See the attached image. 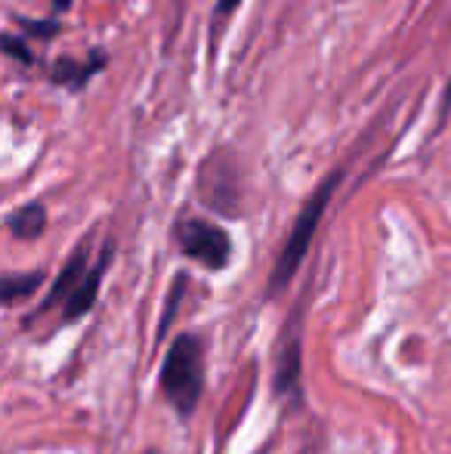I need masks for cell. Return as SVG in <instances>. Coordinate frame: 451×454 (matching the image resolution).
<instances>
[{"instance_id":"6da1fadb","label":"cell","mask_w":451,"mask_h":454,"mask_svg":"<svg viewBox=\"0 0 451 454\" xmlns=\"http://www.w3.org/2000/svg\"><path fill=\"white\" fill-rule=\"evenodd\" d=\"M340 180H343V174L340 170H334L331 176L322 180L319 189H315L313 195L307 198V204L300 207L294 226H291L288 241H284L282 254H278L276 266H272V272H269V294H282L284 287L294 281V275H297V270H300L303 260H307L309 245H313V239H315V229L322 226V216H325V210H328V204H331Z\"/></svg>"},{"instance_id":"7a4b0ae2","label":"cell","mask_w":451,"mask_h":454,"mask_svg":"<svg viewBox=\"0 0 451 454\" xmlns=\"http://www.w3.org/2000/svg\"><path fill=\"white\" fill-rule=\"evenodd\" d=\"M205 387V349L201 337L180 334L174 347L167 349V359L161 364V389L167 402L176 408L180 418H189L201 399Z\"/></svg>"},{"instance_id":"3957f363","label":"cell","mask_w":451,"mask_h":454,"mask_svg":"<svg viewBox=\"0 0 451 454\" xmlns=\"http://www.w3.org/2000/svg\"><path fill=\"white\" fill-rule=\"evenodd\" d=\"M174 241L189 260H198L205 270H226L232 260V235L223 226L201 216H186L174 226Z\"/></svg>"},{"instance_id":"277c9868","label":"cell","mask_w":451,"mask_h":454,"mask_svg":"<svg viewBox=\"0 0 451 454\" xmlns=\"http://www.w3.org/2000/svg\"><path fill=\"white\" fill-rule=\"evenodd\" d=\"M105 66H109V53L99 47L87 50V56H56L47 66V81L59 90L84 93L87 84L99 78V72H105Z\"/></svg>"},{"instance_id":"5b68a950","label":"cell","mask_w":451,"mask_h":454,"mask_svg":"<svg viewBox=\"0 0 451 454\" xmlns=\"http://www.w3.org/2000/svg\"><path fill=\"white\" fill-rule=\"evenodd\" d=\"M112 254H114V245L105 241L103 251H99V260L87 270V275L81 278V285L74 287V291L68 294L66 303H62V318H66V322H74V318L87 316V312L93 309V303H97V297H99V285H103L105 272H109Z\"/></svg>"},{"instance_id":"8992f818","label":"cell","mask_w":451,"mask_h":454,"mask_svg":"<svg viewBox=\"0 0 451 454\" xmlns=\"http://www.w3.org/2000/svg\"><path fill=\"white\" fill-rule=\"evenodd\" d=\"M87 245H81L78 251L68 257V263L62 266V272L56 275V281H53V287H50V294H47V300H43L41 306H37V316H43V312L50 309V306H56V303H66L68 300V294L74 291V287L81 285V278L87 275Z\"/></svg>"},{"instance_id":"52a82bcc","label":"cell","mask_w":451,"mask_h":454,"mask_svg":"<svg viewBox=\"0 0 451 454\" xmlns=\"http://www.w3.org/2000/svg\"><path fill=\"white\" fill-rule=\"evenodd\" d=\"M6 229H10L12 239L19 241H35L47 232V207L41 201H31L16 207L10 216H6Z\"/></svg>"},{"instance_id":"ba28073f","label":"cell","mask_w":451,"mask_h":454,"mask_svg":"<svg viewBox=\"0 0 451 454\" xmlns=\"http://www.w3.org/2000/svg\"><path fill=\"white\" fill-rule=\"evenodd\" d=\"M300 387V337H288L278 353L276 389L278 395H294Z\"/></svg>"},{"instance_id":"9c48e42d","label":"cell","mask_w":451,"mask_h":454,"mask_svg":"<svg viewBox=\"0 0 451 454\" xmlns=\"http://www.w3.org/2000/svg\"><path fill=\"white\" fill-rule=\"evenodd\" d=\"M43 285V272H10L4 275V303L12 306L19 297H28L31 291Z\"/></svg>"},{"instance_id":"30bf717a","label":"cell","mask_w":451,"mask_h":454,"mask_svg":"<svg viewBox=\"0 0 451 454\" xmlns=\"http://www.w3.org/2000/svg\"><path fill=\"white\" fill-rule=\"evenodd\" d=\"M4 53H6V59H12V62H19V66H25V68H31L37 62V56L31 53V47H28V41H25V35L22 31H6L4 35Z\"/></svg>"},{"instance_id":"8fae6325","label":"cell","mask_w":451,"mask_h":454,"mask_svg":"<svg viewBox=\"0 0 451 454\" xmlns=\"http://www.w3.org/2000/svg\"><path fill=\"white\" fill-rule=\"evenodd\" d=\"M16 25L22 28L25 37H37V41H53V37H59V31H62V25L56 16L53 19H22L19 16Z\"/></svg>"},{"instance_id":"7c38bea8","label":"cell","mask_w":451,"mask_h":454,"mask_svg":"<svg viewBox=\"0 0 451 454\" xmlns=\"http://www.w3.org/2000/svg\"><path fill=\"white\" fill-rule=\"evenodd\" d=\"M448 114H451V78L446 81V90H442V102H439V114H436V127H433V133H439L442 127H446Z\"/></svg>"},{"instance_id":"4fadbf2b","label":"cell","mask_w":451,"mask_h":454,"mask_svg":"<svg viewBox=\"0 0 451 454\" xmlns=\"http://www.w3.org/2000/svg\"><path fill=\"white\" fill-rule=\"evenodd\" d=\"M245 4V0H217V6H214V16L217 19H226V16H232L238 6Z\"/></svg>"},{"instance_id":"5bb4252c","label":"cell","mask_w":451,"mask_h":454,"mask_svg":"<svg viewBox=\"0 0 451 454\" xmlns=\"http://www.w3.org/2000/svg\"><path fill=\"white\" fill-rule=\"evenodd\" d=\"M50 4H53V12H56V16H62L66 10H72L74 0H50Z\"/></svg>"},{"instance_id":"9a60e30c","label":"cell","mask_w":451,"mask_h":454,"mask_svg":"<svg viewBox=\"0 0 451 454\" xmlns=\"http://www.w3.org/2000/svg\"><path fill=\"white\" fill-rule=\"evenodd\" d=\"M145 454H161V451H155V449H152V451H145Z\"/></svg>"}]
</instances>
